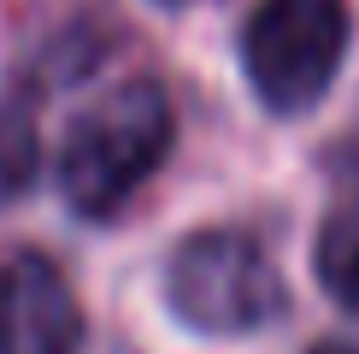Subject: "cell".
Masks as SVG:
<instances>
[{"label": "cell", "mask_w": 359, "mask_h": 354, "mask_svg": "<svg viewBox=\"0 0 359 354\" xmlns=\"http://www.w3.org/2000/svg\"><path fill=\"white\" fill-rule=\"evenodd\" d=\"M312 354H359V348H353V343H318Z\"/></svg>", "instance_id": "52a82bcc"}, {"label": "cell", "mask_w": 359, "mask_h": 354, "mask_svg": "<svg viewBox=\"0 0 359 354\" xmlns=\"http://www.w3.org/2000/svg\"><path fill=\"white\" fill-rule=\"evenodd\" d=\"M83 307L48 254L0 260V354H77Z\"/></svg>", "instance_id": "277c9868"}, {"label": "cell", "mask_w": 359, "mask_h": 354, "mask_svg": "<svg viewBox=\"0 0 359 354\" xmlns=\"http://www.w3.org/2000/svg\"><path fill=\"white\" fill-rule=\"evenodd\" d=\"M36 177V118L18 100L0 107V201L24 195V183Z\"/></svg>", "instance_id": "8992f818"}, {"label": "cell", "mask_w": 359, "mask_h": 354, "mask_svg": "<svg viewBox=\"0 0 359 354\" xmlns=\"http://www.w3.org/2000/svg\"><path fill=\"white\" fill-rule=\"evenodd\" d=\"M171 148V100L159 83H124L95 100L59 148V189L83 218L118 213Z\"/></svg>", "instance_id": "6da1fadb"}, {"label": "cell", "mask_w": 359, "mask_h": 354, "mask_svg": "<svg viewBox=\"0 0 359 354\" xmlns=\"http://www.w3.org/2000/svg\"><path fill=\"white\" fill-rule=\"evenodd\" d=\"M171 6H177V0H171Z\"/></svg>", "instance_id": "ba28073f"}, {"label": "cell", "mask_w": 359, "mask_h": 354, "mask_svg": "<svg viewBox=\"0 0 359 354\" xmlns=\"http://www.w3.org/2000/svg\"><path fill=\"white\" fill-rule=\"evenodd\" d=\"M318 284L330 289V301L341 313L359 319V213H336L318 230Z\"/></svg>", "instance_id": "5b68a950"}, {"label": "cell", "mask_w": 359, "mask_h": 354, "mask_svg": "<svg viewBox=\"0 0 359 354\" xmlns=\"http://www.w3.org/2000/svg\"><path fill=\"white\" fill-rule=\"evenodd\" d=\"M341 48H348V0H259L242 36L248 77L277 112H306L330 88Z\"/></svg>", "instance_id": "3957f363"}, {"label": "cell", "mask_w": 359, "mask_h": 354, "mask_svg": "<svg viewBox=\"0 0 359 354\" xmlns=\"http://www.w3.org/2000/svg\"><path fill=\"white\" fill-rule=\"evenodd\" d=\"M165 295H171V313L206 336L265 331L289 307L277 260L242 230H194L171 254Z\"/></svg>", "instance_id": "7a4b0ae2"}]
</instances>
